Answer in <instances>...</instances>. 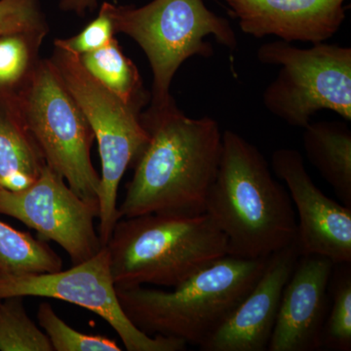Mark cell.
Masks as SVG:
<instances>
[{"label": "cell", "instance_id": "22", "mask_svg": "<svg viewBox=\"0 0 351 351\" xmlns=\"http://www.w3.org/2000/svg\"><path fill=\"white\" fill-rule=\"evenodd\" d=\"M39 325L49 339L53 351H120L117 341L103 336L87 335L69 326L55 313L49 302L39 304Z\"/></svg>", "mask_w": 351, "mask_h": 351}, {"label": "cell", "instance_id": "15", "mask_svg": "<svg viewBox=\"0 0 351 351\" xmlns=\"http://www.w3.org/2000/svg\"><path fill=\"white\" fill-rule=\"evenodd\" d=\"M46 165L40 147L23 119L13 90L0 89V191L27 188Z\"/></svg>", "mask_w": 351, "mask_h": 351}, {"label": "cell", "instance_id": "25", "mask_svg": "<svg viewBox=\"0 0 351 351\" xmlns=\"http://www.w3.org/2000/svg\"><path fill=\"white\" fill-rule=\"evenodd\" d=\"M60 10L66 13H75L80 17H84L87 13H92L98 8V0H60Z\"/></svg>", "mask_w": 351, "mask_h": 351}, {"label": "cell", "instance_id": "7", "mask_svg": "<svg viewBox=\"0 0 351 351\" xmlns=\"http://www.w3.org/2000/svg\"><path fill=\"white\" fill-rule=\"evenodd\" d=\"M49 61L84 113L98 143L101 168L99 237L106 245L120 219V182L149 142L141 119L142 108L128 105L108 91L88 73L80 57L55 47Z\"/></svg>", "mask_w": 351, "mask_h": 351}, {"label": "cell", "instance_id": "12", "mask_svg": "<svg viewBox=\"0 0 351 351\" xmlns=\"http://www.w3.org/2000/svg\"><path fill=\"white\" fill-rule=\"evenodd\" d=\"M334 265L321 256H300L284 288L267 350H321Z\"/></svg>", "mask_w": 351, "mask_h": 351}, {"label": "cell", "instance_id": "17", "mask_svg": "<svg viewBox=\"0 0 351 351\" xmlns=\"http://www.w3.org/2000/svg\"><path fill=\"white\" fill-rule=\"evenodd\" d=\"M80 60L97 82L124 103L143 108L149 101L137 66L124 54L117 38L101 49L82 55Z\"/></svg>", "mask_w": 351, "mask_h": 351}, {"label": "cell", "instance_id": "4", "mask_svg": "<svg viewBox=\"0 0 351 351\" xmlns=\"http://www.w3.org/2000/svg\"><path fill=\"white\" fill-rule=\"evenodd\" d=\"M106 246L117 287L174 288L228 253L225 235L206 213L120 219Z\"/></svg>", "mask_w": 351, "mask_h": 351}, {"label": "cell", "instance_id": "19", "mask_svg": "<svg viewBox=\"0 0 351 351\" xmlns=\"http://www.w3.org/2000/svg\"><path fill=\"white\" fill-rule=\"evenodd\" d=\"M328 311L321 350H351V263H337L329 282Z\"/></svg>", "mask_w": 351, "mask_h": 351}, {"label": "cell", "instance_id": "5", "mask_svg": "<svg viewBox=\"0 0 351 351\" xmlns=\"http://www.w3.org/2000/svg\"><path fill=\"white\" fill-rule=\"evenodd\" d=\"M99 10L112 20L115 34L128 36L144 51L152 71V106L173 98L171 83L186 60L214 54L208 36L230 50L239 45L230 22L209 10L203 0H152L142 7L105 1Z\"/></svg>", "mask_w": 351, "mask_h": 351}, {"label": "cell", "instance_id": "16", "mask_svg": "<svg viewBox=\"0 0 351 351\" xmlns=\"http://www.w3.org/2000/svg\"><path fill=\"white\" fill-rule=\"evenodd\" d=\"M309 162L331 186L343 205L351 208V132L343 122L320 121L304 128Z\"/></svg>", "mask_w": 351, "mask_h": 351}, {"label": "cell", "instance_id": "1", "mask_svg": "<svg viewBox=\"0 0 351 351\" xmlns=\"http://www.w3.org/2000/svg\"><path fill=\"white\" fill-rule=\"evenodd\" d=\"M141 119L149 142L134 164L119 207L120 219L205 213L223 152V132L217 120L186 117L174 98L149 106Z\"/></svg>", "mask_w": 351, "mask_h": 351}, {"label": "cell", "instance_id": "20", "mask_svg": "<svg viewBox=\"0 0 351 351\" xmlns=\"http://www.w3.org/2000/svg\"><path fill=\"white\" fill-rule=\"evenodd\" d=\"M0 350L53 351L49 339L29 318L20 295L0 301Z\"/></svg>", "mask_w": 351, "mask_h": 351}, {"label": "cell", "instance_id": "3", "mask_svg": "<svg viewBox=\"0 0 351 351\" xmlns=\"http://www.w3.org/2000/svg\"><path fill=\"white\" fill-rule=\"evenodd\" d=\"M267 258L226 256L172 291L115 286L117 297L127 317L145 334L200 348L253 289Z\"/></svg>", "mask_w": 351, "mask_h": 351}, {"label": "cell", "instance_id": "14", "mask_svg": "<svg viewBox=\"0 0 351 351\" xmlns=\"http://www.w3.org/2000/svg\"><path fill=\"white\" fill-rule=\"evenodd\" d=\"M245 34L286 43H325L346 19V0H223Z\"/></svg>", "mask_w": 351, "mask_h": 351}, {"label": "cell", "instance_id": "24", "mask_svg": "<svg viewBox=\"0 0 351 351\" xmlns=\"http://www.w3.org/2000/svg\"><path fill=\"white\" fill-rule=\"evenodd\" d=\"M114 27L110 17L99 10L98 16L89 23L80 34L69 38H57L55 47L66 51L75 56L101 49L114 38Z\"/></svg>", "mask_w": 351, "mask_h": 351}, {"label": "cell", "instance_id": "21", "mask_svg": "<svg viewBox=\"0 0 351 351\" xmlns=\"http://www.w3.org/2000/svg\"><path fill=\"white\" fill-rule=\"evenodd\" d=\"M46 36L14 34L0 38V89L16 90L39 61Z\"/></svg>", "mask_w": 351, "mask_h": 351}, {"label": "cell", "instance_id": "13", "mask_svg": "<svg viewBox=\"0 0 351 351\" xmlns=\"http://www.w3.org/2000/svg\"><path fill=\"white\" fill-rule=\"evenodd\" d=\"M300 256L295 240L272 253L257 283L200 350H267L284 288Z\"/></svg>", "mask_w": 351, "mask_h": 351}, {"label": "cell", "instance_id": "6", "mask_svg": "<svg viewBox=\"0 0 351 351\" xmlns=\"http://www.w3.org/2000/svg\"><path fill=\"white\" fill-rule=\"evenodd\" d=\"M13 92L46 164L64 178L76 195L99 206L101 178L91 159L94 132L49 59H39Z\"/></svg>", "mask_w": 351, "mask_h": 351}, {"label": "cell", "instance_id": "11", "mask_svg": "<svg viewBox=\"0 0 351 351\" xmlns=\"http://www.w3.org/2000/svg\"><path fill=\"white\" fill-rule=\"evenodd\" d=\"M271 168L285 182L295 208L300 255L321 256L335 265L351 263V208L328 197L314 184L297 149H276Z\"/></svg>", "mask_w": 351, "mask_h": 351}, {"label": "cell", "instance_id": "9", "mask_svg": "<svg viewBox=\"0 0 351 351\" xmlns=\"http://www.w3.org/2000/svg\"><path fill=\"white\" fill-rule=\"evenodd\" d=\"M16 295L61 300L88 309L107 321L128 351H181L188 346L181 339L149 336L127 317L117 297L106 245L69 269L1 279L0 301Z\"/></svg>", "mask_w": 351, "mask_h": 351}, {"label": "cell", "instance_id": "8", "mask_svg": "<svg viewBox=\"0 0 351 351\" xmlns=\"http://www.w3.org/2000/svg\"><path fill=\"white\" fill-rule=\"evenodd\" d=\"M258 61L281 69L263 96L267 112L290 126L306 128L320 110L351 120V49L321 43L302 49L286 41L258 48Z\"/></svg>", "mask_w": 351, "mask_h": 351}, {"label": "cell", "instance_id": "18", "mask_svg": "<svg viewBox=\"0 0 351 351\" xmlns=\"http://www.w3.org/2000/svg\"><path fill=\"white\" fill-rule=\"evenodd\" d=\"M63 269V261L47 242L0 221V280Z\"/></svg>", "mask_w": 351, "mask_h": 351}, {"label": "cell", "instance_id": "2", "mask_svg": "<svg viewBox=\"0 0 351 351\" xmlns=\"http://www.w3.org/2000/svg\"><path fill=\"white\" fill-rule=\"evenodd\" d=\"M205 213L225 235L232 257L267 258L297 237L288 191L274 179L258 147L233 131L223 133V152Z\"/></svg>", "mask_w": 351, "mask_h": 351}, {"label": "cell", "instance_id": "10", "mask_svg": "<svg viewBox=\"0 0 351 351\" xmlns=\"http://www.w3.org/2000/svg\"><path fill=\"white\" fill-rule=\"evenodd\" d=\"M0 214L22 221L38 232L39 239L56 242L73 265L93 257L104 246L94 226L99 206L76 195L48 165L27 188L0 191Z\"/></svg>", "mask_w": 351, "mask_h": 351}, {"label": "cell", "instance_id": "23", "mask_svg": "<svg viewBox=\"0 0 351 351\" xmlns=\"http://www.w3.org/2000/svg\"><path fill=\"white\" fill-rule=\"evenodd\" d=\"M49 31L40 0H0V38L14 34L46 36Z\"/></svg>", "mask_w": 351, "mask_h": 351}]
</instances>
